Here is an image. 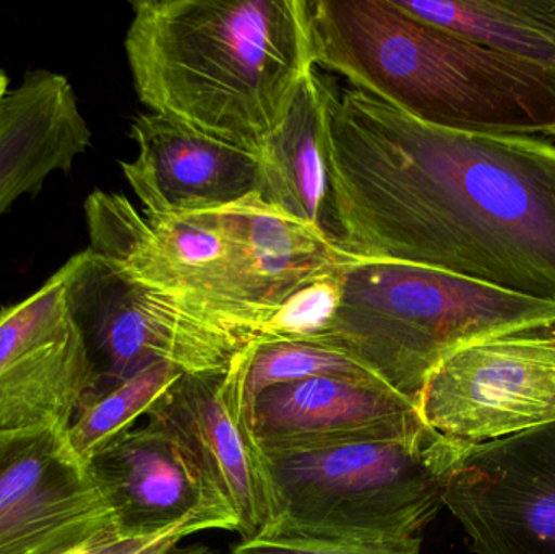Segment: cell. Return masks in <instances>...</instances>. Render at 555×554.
<instances>
[{"instance_id": "obj_1", "label": "cell", "mask_w": 555, "mask_h": 554, "mask_svg": "<svg viewBox=\"0 0 555 554\" xmlns=\"http://www.w3.org/2000/svg\"><path fill=\"white\" fill-rule=\"evenodd\" d=\"M330 223L343 253L555 301V143L427 126L330 88Z\"/></svg>"}, {"instance_id": "obj_2", "label": "cell", "mask_w": 555, "mask_h": 554, "mask_svg": "<svg viewBox=\"0 0 555 554\" xmlns=\"http://www.w3.org/2000/svg\"><path fill=\"white\" fill-rule=\"evenodd\" d=\"M127 61L150 113L260 155L315 65L307 0H140Z\"/></svg>"}, {"instance_id": "obj_3", "label": "cell", "mask_w": 555, "mask_h": 554, "mask_svg": "<svg viewBox=\"0 0 555 554\" xmlns=\"http://www.w3.org/2000/svg\"><path fill=\"white\" fill-rule=\"evenodd\" d=\"M475 446L426 423L378 438L262 451L269 520L259 536L362 545L421 542Z\"/></svg>"}, {"instance_id": "obj_4", "label": "cell", "mask_w": 555, "mask_h": 554, "mask_svg": "<svg viewBox=\"0 0 555 554\" xmlns=\"http://www.w3.org/2000/svg\"><path fill=\"white\" fill-rule=\"evenodd\" d=\"M338 308L309 344L335 348L416 405L450 355L499 335L555 325V301L393 260L349 256Z\"/></svg>"}, {"instance_id": "obj_5", "label": "cell", "mask_w": 555, "mask_h": 554, "mask_svg": "<svg viewBox=\"0 0 555 554\" xmlns=\"http://www.w3.org/2000/svg\"><path fill=\"white\" fill-rule=\"evenodd\" d=\"M70 260L68 301L93 363L90 392L162 361L188 374L223 370L262 340L254 328L126 279L91 249Z\"/></svg>"}, {"instance_id": "obj_6", "label": "cell", "mask_w": 555, "mask_h": 554, "mask_svg": "<svg viewBox=\"0 0 555 554\" xmlns=\"http://www.w3.org/2000/svg\"><path fill=\"white\" fill-rule=\"evenodd\" d=\"M416 409L430 428L469 446L555 423V325L450 355L427 376Z\"/></svg>"}, {"instance_id": "obj_7", "label": "cell", "mask_w": 555, "mask_h": 554, "mask_svg": "<svg viewBox=\"0 0 555 554\" xmlns=\"http://www.w3.org/2000/svg\"><path fill=\"white\" fill-rule=\"evenodd\" d=\"M119 536L67 429H0V554H74Z\"/></svg>"}, {"instance_id": "obj_8", "label": "cell", "mask_w": 555, "mask_h": 554, "mask_svg": "<svg viewBox=\"0 0 555 554\" xmlns=\"http://www.w3.org/2000/svg\"><path fill=\"white\" fill-rule=\"evenodd\" d=\"M68 259L38 292L0 309V429H67L94 386L68 301Z\"/></svg>"}, {"instance_id": "obj_9", "label": "cell", "mask_w": 555, "mask_h": 554, "mask_svg": "<svg viewBox=\"0 0 555 554\" xmlns=\"http://www.w3.org/2000/svg\"><path fill=\"white\" fill-rule=\"evenodd\" d=\"M443 503L476 554H555V423L475 446Z\"/></svg>"}, {"instance_id": "obj_10", "label": "cell", "mask_w": 555, "mask_h": 554, "mask_svg": "<svg viewBox=\"0 0 555 554\" xmlns=\"http://www.w3.org/2000/svg\"><path fill=\"white\" fill-rule=\"evenodd\" d=\"M250 345L230 366L182 374L146 418L168 428L189 449L211 487L236 517L244 540L269 520V487L259 445L244 403Z\"/></svg>"}, {"instance_id": "obj_11", "label": "cell", "mask_w": 555, "mask_h": 554, "mask_svg": "<svg viewBox=\"0 0 555 554\" xmlns=\"http://www.w3.org/2000/svg\"><path fill=\"white\" fill-rule=\"evenodd\" d=\"M88 471L124 539H145L185 523L234 530L236 517L189 449L158 422L132 428L101 449Z\"/></svg>"}, {"instance_id": "obj_12", "label": "cell", "mask_w": 555, "mask_h": 554, "mask_svg": "<svg viewBox=\"0 0 555 554\" xmlns=\"http://www.w3.org/2000/svg\"><path fill=\"white\" fill-rule=\"evenodd\" d=\"M130 136L139 153L120 168L145 217L214 211L257 192V153L153 113L135 117Z\"/></svg>"}, {"instance_id": "obj_13", "label": "cell", "mask_w": 555, "mask_h": 554, "mask_svg": "<svg viewBox=\"0 0 555 554\" xmlns=\"http://www.w3.org/2000/svg\"><path fill=\"white\" fill-rule=\"evenodd\" d=\"M249 422L262 451H280L397 435L423 418L374 377L323 376L263 390Z\"/></svg>"}, {"instance_id": "obj_14", "label": "cell", "mask_w": 555, "mask_h": 554, "mask_svg": "<svg viewBox=\"0 0 555 554\" xmlns=\"http://www.w3.org/2000/svg\"><path fill=\"white\" fill-rule=\"evenodd\" d=\"M214 211L233 243L241 295L269 322L294 293L335 275L349 257L332 236L278 210L257 192Z\"/></svg>"}, {"instance_id": "obj_15", "label": "cell", "mask_w": 555, "mask_h": 554, "mask_svg": "<svg viewBox=\"0 0 555 554\" xmlns=\"http://www.w3.org/2000/svg\"><path fill=\"white\" fill-rule=\"evenodd\" d=\"M91 130L64 75L33 70L0 101V217L36 195L54 172L70 171Z\"/></svg>"}, {"instance_id": "obj_16", "label": "cell", "mask_w": 555, "mask_h": 554, "mask_svg": "<svg viewBox=\"0 0 555 554\" xmlns=\"http://www.w3.org/2000/svg\"><path fill=\"white\" fill-rule=\"evenodd\" d=\"M328 91L315 68L300 81L283 120L260 152L257 194L333 237L325 159Z\"/></svg>"}, {"instance_id": "obj_17", "label": "cell", "mask_w": 555, "mask_h": 554, "mask_svg": "<svg viewBox=\"0 0 555 554\" xmlns=\"http://www.w3.org/2000/svg\"><path fill=\"white\" fill-rule=\"evenodd\" d=\"M401 12L476 44L555 64V0H393Z\"/></svg>"}, {"instance_id": "obj_18", "label": "cell", "mask_w": 555, "mask_h": 554, "mask_svg": "<svg viewBox=\"0 0 555 554\" xmlns=\"http://www.w3.org/2000/svg\"><path fill=\"white\" fill-rule=\"evenodd\" d=\"M182 374L162 361L116 386L88 392L67 428L75 454L88 465L111 441L135 428Z\"/></svg>"}, {"instance_id": "obj_19", "label": "cell", "mask_w": 555, "mask_h": 554, "mask_svg": "<svg viewBox=\"0 0 555 554\" xmlns=\"http://www.w3.org/2000/svg\"><path fill=\"white\" fill-rule=\"evenodd\" d=\"M323 376L377 379L358 361L335 348L309 344V342H257L250 348L249 366L244 381V403H246L247 416L250 415L254 402L263 390L281 384L299 383V381Z\"/></svg>"}, {"instance_id": "obj_20", "label": "cell", "mask_w": 555, "mask_h": 554, "mask_svg": "<svg viewBox=\"0 0 555 554\" xmlns=\"http://www.w3.org/2000/svg\"><path fill=\"white\" fill-rule=\"evenodd\" d=\"M338 272L294 293L267 324L260 342H312L319 337L338 308L341 295Z\"/></svg>"}, {"instance_id": "obj_21", "label": "cell", "mask_w": 555, "mask_h": 554, "mask_svg": "<svg viewBox=\"0 0 555 554\" xmlns=\"http://www.w3.org/2000/svg\"><path fill=\"white\" fill-rule=\"evenodd\" d=\"M231 554H421V542L404 543V545H362V543L257 536L241 542Z\"/></svg>"}, {"instance_id": "obj_22", "label": "cell", "mask_w": 555, "mask_h": 554, "mask_svg": "<svg viewBox=\"0 0 555 554\" xmlns=\"http://www.w3.org/2000/svg\"><path fill=\"white\" fill-rule=\"evenodd\" d=\"M197 532H204L198 524H182V526L176 527V529H172L171 532H168L165 537H162V539H159L155 545L143 550V552L139 554H168L169 552H172V550L178 549L179 542L184 540L185 537Z\"/></svg>"}, {"instance_id": "obj_23", "label": "cell", "mask_w": 555, "mask_h": 554, "mask_svg": "<svg viewBox=\"0 0 555 554\" xmlns=\"http://www.w3.org/2000/svg\"><path fill=\"white\" fill-rule=\"evenodd\" d=\"M9 93V78H7L5 72L0 67V101Z\"/></svg>"}, {"instance_id": "obj_24", "label": "cell", "mask_w": 555, "mask_h": 554, "mask_svg": "<svg viewBox=\"0 0 555 554\" xmlns=\"http://www.w3.org/2000/svg\"><path fill=\"white\" fill-rule=\"evenodd\" d=\"M168 554H208L204 549H189V550H178L175 549L172 552Z\"/></svg>"}]
</instances>
